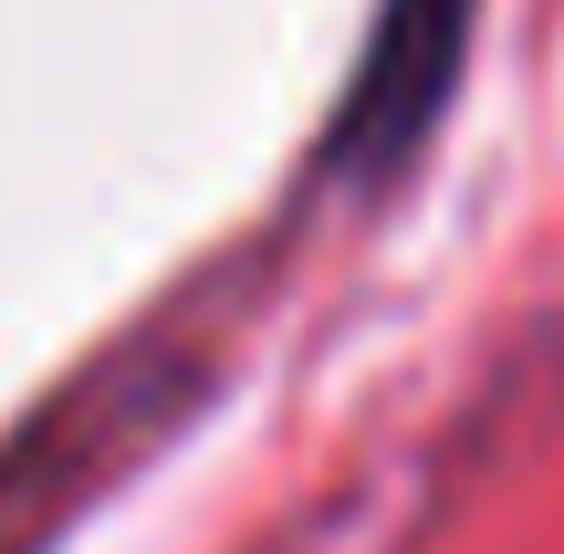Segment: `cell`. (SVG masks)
I'll use <instances>...</instances> for the list:
<instances>
[{
	"mask_svg": "<svg viewBox=\"0 0 564 554\" xmlns=\"http://www.w3.org/2000/svg\"><path fill=\"white\" fill-rule=\"evenodd\" d=\"M460 42H470V0H387L356 63V95L335 116V167H398L429 137L440 95L460 84Z\"/></svg>",
	"mask_w": 564,
	"mask_h": 554,
	"instance_id": "obj_1",
	"label": "cell"
}]
</instances>
